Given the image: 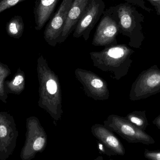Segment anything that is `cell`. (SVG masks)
Returning a JSON list of instances; mask_svg holds the SVG:
<instances>
[{"mask_svg":"<svg viewBox=\"0 0 160 160\" xmlns=\"http://www.w3.org/2000/svg\"><path fill=\"white\" fill-rule=\"evenodd\" d=\"M98 145L99 150L101 152L103 153V154H105V155H108V156L111 157V156H110V154H109V152L107 151V149H106V148L104 147V146L103 145V144H102V143H101L100 142H99L98 143Z\"/></svg>","mask_w":160,"mask_h":160,"instance_id":"23","label":"cell"},{"mask_svg":"<svg viewBox=\"0 0 160 160\" xmlns=\"http://www.w3.org/2000/svg\"><path fill=\"white\" fill-rule=\"evenodd\" d=\"M73 0H63L58 10L47 24L44 32L45 41L52 47L58 44Z\"/></svg>","mask_w":160,"mask_h":160,"instance_id":"11","label":"cell"},{"mask_svg":"<svg viewBox=\"0 0 160 160\" xmlns=\"http://www.w3.org/2000/svg\"><path fill=\"white\" fill-rule=\"evenodd\" d=\"M24 1L25 0H1L0 13Z\"/></svg>","mask_w":160,"mask_h":160,"instance_id":"19","label":"cell"},{"mask_svg":"<svg viewBox=\"0 0 160 160\" xmlns=\"http://www.w3.org/2000/svg\"><path fill=\"white\" fill-rule=\"evenodd\" d=\"M94 160H106L105 159H104V158H103V157H101V156H99V157H98L97 158H96ZM108 160H114L113 159H110Z\"/></svg>","mask_w":160,"mask_h":160,"instance_id":"25","label":"cell"},{"mask_svg":"<svg viewBox=\"0 0 160 160\" xmlns=\"http://www.w3.org/2000/svg\"><path fill=\"white\" fill-rule=\"evenodd\" d=\"M153 124L157 126L158 129H160V115H159L155 119L153 120Z\"/></svg>","mask_w":160,"mask_h":160,"instance_id":"24","label":"cell"},{"mask_svg":"<svg viewBox=\"0 0 160 160\" xmlns=\"http://www.w3.org/2000/svg\"><path fill=\"white\" fill-rule=\"evenodd\" d=\"M24 25L22 18L15 16L7 23V32L10 37L18 39L21 37L24 31Z\"/></svg>","mask_w":160,"mask_h":160,"instance_id":"16","label":"cell"},{"mask_svg":"<svg viewBox=\"0 0 160 160\" xmlns=\"http://www.w3.org/2000/svg\"><path fill=\"white\" fill-rule=\"evenodd\" d=\"M26 132L25 143L22 149V160H31L37 153L44 151L47 145V135L45 130L36 117L26 119Z\"/></svg>","mask_w":160,"mask_h":160,"instance_id":"4","label":"cell"},{"mask_svg":"<svg viewBox=\"0 0 160 160\" xmlns=\"http://www.w3.org/2000/svg\"><path fill=\"white\" fill-rule=\"evenodd\" d=\"M119 26V33L127 37L128 45L135 48H140L145 36L142 32V23L145 18L133 5L121 3L112 6Z\"/></svg>","mask_w":160,"mask_h":160,"instance_id":"3","label":"cell"},{"mask_svg":"<svg viewBox=\"0 0 160 160\" xmlns=\"http://www.w3.org/2000/svg\"><path fill=\"white\" fill-rule=\"evenodd\" d=\"M74 73L88 97L98 101L109 98L110 94L108 84L101 77L92 71L82 68H77Z\"/></svg>","mask_w":160,"mask_h":160,"instance_id":"8","label":"cell"},{"mask_svg":"<svg viewBox=\"0 0 160 160\" xmlns=\"http://www.w3.org/2000/svg\"><path fill=\"white\" fill-rule=\"evenodd\" d=\"M89 2V0H73L62 34L58 39V43L65 42L69 36L74 31Z\"/></svg>","mask_w":160,"mask_h":160,"instance_id":"13","label":"cell"},{"mask_svg":"<svg viewBox=\"0 0 160 160\" xmlns=\"http://www.w3.org/2000/svg\"><path fill=\"white\" fill-rule=\"evenodd\" d=\"M18 132L13 116L0 112V160H7L15 150Z\"/></svg>","mask_w":160,"mask_h":160,"instance_id":"10","label":"cell"},{"mask_svg":"<svg viewBox=\"0 0 160 160\" xmlns=\"http://www.w3.org/2000/svg\"><path fill=\"white\" fill-rule=\"evenodd\" d=\"M154 7L158 16L160 15V0H147Z\"/></svg>","mask_w":160,"mask_h":160,"instance_id":"22","label":"cell"},{"mask_svg":"<svg viewBox=\"0 0 160 160\" xmlns=\"http://www.w3.org/2000/svg\"><path fill=\"white\" fill-rule=\"evenodd\" d=\"M0 1H1V0H0Z\"/></svg>","mask_w":160,"mask_h":160,"instance_id":"27","label":"cell"},{"mask_svg":"<svg viewBox=\"0 0 160 160\" xmlns=\"http://www.w3.org/2000/svg\"><path fill=\"white\" fill-rule=\"evenodd\" d=\"M126 1V2L131 4L134 6L141 8L142 9H144L147 12L151 13L153 10L150 8L147 7L146 5V2L144 0H124Z\"/></svg>","mask_w":160,"mask_h":160,"instance_id":"20","label":"cell"},{"mask_svg":"<svg viewBox=\"0 0 160 160\" xmlns=\"http://www.w3.org/2000/svg\"><path fill=\"white\" fill-rule=\"evenodd\" d=\"M105 8L104 0H89L83 15L74 30L73 37L80 38L82 37L87 41L91 31L102 16Z\"/></svg>","mask_w":160,"mask_h":160,"instance_id":"9","label":"cell"},{"mask_svg":"<svg viewBox=\"0 0 160 160\" xmlns=\"http://www.w3.org/2000/svg\"><path fill=\"white\" fill-rule=\"evenodd\" d=\"M125 118L135 127L145 132L148 127V120L146 111H135L129 113Z\"/></svg>","mask_w":160,"mask_h":160,"instance_id":"17","label":"cell"},{"mask_svg":"<svg viewBox=\"0 0 160 160\" xmlns=\"http://www.w3.org/2000/svg\"><path fill=\"white\" fill-rule=\"evenodd\" d=\"M0 152H1V146H0Z\"/></svg>","mask_w":160,"mask_h":160,"instance_id":"26","label":"cell"},{"mask_svg":"<svg viewBox=\"0 0 160 160\" xmlns=\"http://www.w3.org/2000/svg\"><path fill=\"white\" fill-rule=\"evenodd\" d=\"M144 156L148 160H160V151L159 150L151 151L146 149Z\"/></svg>","mask_w":160,"mask_h":160,"instance_id":"21","label":"cell"},{"mask_svg":"<svg viewBox=\"0 0 160 160\" xmlns=\"http://www.w3.org/2000/svg\"><path fill=\"white\" fill-rule=\"evenodd\" d=\"M59 0H36L34 14L36 26L35 29L40 31L52 15Z\"/></svg>","mask_w":160,"mask_h":160,"instance_id":"14","label":"cell"},{"mask_svg":"<svg viewBox=\"0 0 160 160\" xmlns=\"http://www.w3.org/2000/svg\"><path fill=\"white\" fill-rule=\"evenodd\" d=\"M102 16L94 34L92 45L105 47L117 45L119 26L112 6L104 10Z\"/></svg>","mask_w":160,"mask_h":160,"instance_id":"7","label":"cell"},{"mask_svg":"<svg viewBox=\"0 0 160 160\" xmlns=\"http://www.w3.org/2000/svg\"><path fill=\"white\" fill-rule=\"evenodd\" d=\"M39 88L38 105L58 121L63 114L62 94L58 76L49 67L47 60L40 55L37 65Z\"/></svg>","mask_w":160,"mask_h":160,"instance_id":"1","label":"cell"},{"mask_svg":"<svg viewBox=\"0 0 160 160\" xmlns=\"http://www.w3.org/2000/svg\"><path fill=\"white\" fill-rule=\"evenodd\" d=\"M134 52L126 44H117L105 47L101 51L92 52L90 55L94 66L102 71L111 72L113 78L119 81L127 75Z\"/></svg>","mask_w":160,"mask_h":160,"instance_id":"2","label":"cell"},{"mask_svg":"<svg viewBox=\"0 0 160 160\" xmlns=\"http://www.w3.org/2000/svg\"><path fill=\"white\" fill-rule=\"evenodd\" d=\"M25 77L24 72L19 68L12 80L5 81L4 89L7 94L20 95L25 88Z\"/></svg>","mask_w":160,"mask_h":160,"instance_id":"15","label":"cell"},{"mask_svg":"<svg viewBox=\"0 0 160 160\" xmlns=\"http://www.w3.org/2000/svg\"><path fill=\"white\" fill-rule=\"evenodd\" d=\"M11 74V71L7 65L0 62V100L6 103L8 95L4 89V82L6 78Z\"/></svg>","mask_w":160,"mask_h":160,"instance_id":"18","label":"cell"},{"mask_svg":"<svg viewBox=\"0 0 160 160\" xmlns=\"http://www.w3.org/2000/svg\"><path fill=\"white\" fill-rule=\"evenodd\" d=\"M103 123L105 127L117 133L128 142L141 143L145 145L155 143V140L150 135L135 127L125 117L110 115Z\"/></svg>","mask_w":160,"mask_h":160,"instance_id":"5","label":"cell"},{"mask_svg":"<svg viewBox=\"0 0 160 160\" xmlns=\"http://www.w3.org/2000/svg\"><path fill=\"white\" fill-rule=\"evenodd\" d=\"M91 132L109 152L110 156H123L126 149L119 139L104 125L96 124L91 127Z\"/></svg>","mask_w":160,"mask_h":160,"instance_id":"12","label":"cell"},{"mask_svg":"<svg viewBox=\"0 0 160 160\" xmlns=\"http://www.w3.org/2000/svg\"><path fill=\"white\" fill-rule=\"evenodd\" d=\"M160 92V70L155 65L143 71L132 86L129 94L131 101L144 99Z\"/></svg>","mask_w":160,"mask_h":160,"instance_id":"6","label":"cell"}]
</instances>
